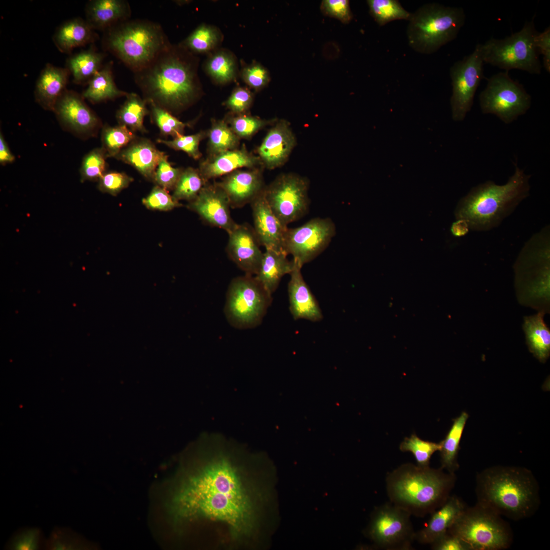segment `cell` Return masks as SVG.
I'll return each instance as SVG.
<instances>
[{"mask_svg": "<svg viewBox=\"0 0 550 550\" xmlns=\"http://www.w3.org/2000/svg\"><path fill=\"white\" fill-rule=\"evenodd\" d=\"M455 474L443 469L401 465L387 477L388 496L394 505L411 515L423 516L439 508L450 496Z\"/></svg>", "mask_w": 550, "mask_h": 550, "instance_id": "5b68a950", "label": "cell"}, {"mask_svg": "<svg viewBox=\"0 0 550 550\" xmlns=\"http://www.w3.org/2000/svg\"><path fill=\"white\" fill-rule=\"evenodd\" d=\"M107 158L105 151L101 148H95L83 158L79 170L80 181H96L106 172Z\"/></svg>", "mask_w": 550, "mask_h": 550, "instance_id": "f6af8a7d", "label": "cell"}, {"mask_svg": "<svg viewBox=\"0 0 550 550\" xmlns=\"http://www.w3.org/2000/svg\"><path fill=\"white\" fill-rule=\"evenodd\" d=\"M70 72L67 68L45 65L37 80L35 98L44 109L54 111L56 103L66 90Z\"/></svg>", "mask_w": 550, "mask_h": 550, "instance_id": "d4e9b609", "label": "cell"}, {"mask_svg": "<svg viewBox=\"0 0 550 550\" xmlns=\"http://www.w3.org/2000/svg\"><path fill=\"white\" fill-rule=\"evenodd\" d=\"M205 69L215 82L225 84L235 79L238 67L235 56L228 50L221 49L208 57Z\"/></svg>", "mask_w": 550, "mask_h": 550, "instance_id": "e575fe53", "label": "cell"}, {"mask_svg": "<svg viewBox=\"0 0 550 550\" xmlns=\"http://www.w3.org/2000/svg\"><path fill=\"white\" fill-rule=\"evenodd\" d=\"M253 101V95L248 89L238 87L235 89L226 104L234 113L240 114L247 111Z\"/></svg>", "mask_w": 550, "mask_h": 550, "instance_id": "db71d44e", "label": "cell"}, {"mask_svg": "<svg viewBox=\"0 0 550 550\" xmlns=\"http://www.w3.org/2000/svg\"><path fill=\"white\" fill-rule=\"evenodd\" d=\"M228 234L229 257L245 274L255 276L263 253L253 228L248 224H237Z\"/></svg>", "mask_w": 550, "mask_h": 550, "instance_id": "ac0fdd59", "label": "cell"}, {"mask_svg": "<svg viewBox=\"0 0 550 550\" xmlns=\"http://www.w3.org/2000/svg\"><path fill=\"white\" fill-rule=\"evenodd\" d=\"M218 184L226 193L233 208L251 203L265 188L261 173L257 170L234 171Z\"/></svg>", "mask_w": 550, "mask_h": 550, "instance_id": "7402d4cb", "label": "cell"}, {"mask_svg": "<svg viewBox=\"0 0 550 550\" xmlns=\"http://www.w3.org/2000/svg\"><path fill=\"white\" fill-rule=\"evenodd\" d=\"M86 13V21L94 30L106 31L128 20L131 9L124 0H94L88 3Z\"/></svg>", "mask_w": 550, "mask_h": 550, "instance_id": "484cf974", "label": "cell"}, {"mask_svg": "<svg viewBox=\"0 0 550 550\" xmlns=\"http://www.w3.org/2000/svg\"><path fill=\"white\" fill-rule=\"evenodd\" d=\"M188 207L208 224L222 229L228 233L237 225L231 216L228 195L218 183L205 184Z\"/></svg>", "mask_w": 550, "mask_h": 550, "instance_id": "e0dca14e", "label": "cell"}, {"mask_svg": "<svg viewBox=\"0 0 550 550\" xmlns=\"http://www.w3.org/2000/svg\"><path fill=\"white\" fill-rule=\"evenodd\" d=\"M539 490L532 472L524 467L492 466L476 478L477 503L513 520L535 513L540 504Z\"/></svg>", "mask_w": 550, "mask_h": 550, "instance_id": "3957f363", "label": "cell"}, {"mask_svg": "<svg viewBox=\"0 0 550 550\" xmlns=\"http://www.w3.org/2000/svg\"><path fill=\"white\" fill-rule=\"evenodd\" d=\"M536 44L539 54L543 57V65L545 70L550 72V28L538 33L536 37Z\"/></svg>", "mask_w": 550, "mask_h": 550, "instance_id": "9f6ffc18", "label": "cell"}, {"mask_svg": "<svg viewBox=\"0 0 550 550\" xmlns=\"http://www.w3.org/2000/svg\"><path fill=\"white\" fill-rule=\"evenodd\" d=\"M204 136V133L199 132L189 135H182L170 141L159 139L157 140V142L173 149L183 151L189 156L197 159L201 156L199 146Z\"/></svg>", "mask_w": 550, "mask_h": 550, "instance_id": "7dc6e473", "label": "cell"}, {"mask_svg": "<svg viewBox=\"0 0 550 550\" xmlns=\"http://www.w3.org/2000/svg\"><path fill=\"white\" fill-rule=\"evenodd\" d=\"M241 76L247 85L257 91L266 87L270 79L268 70L257 62L243 67Z\"/></svg>", "mask_w": 550, "mask_h": 550, "instance_id": "f907efd6", "label": "cell"}, {"mask_svg": "<svg viewBox=\"0 0 550 550\" xmlns=\"http://www.w3.org/2000/svg\"><path fill=\"white\" fill-rule=\"evenodd\" d=\"M106 49L134 73L150 64L171 44L162 27L145 20H126L106 31Z\"/></svg>", "mask_w": 550, "mask_h": 550, "instance_id": "8992f818", "label": "cell"}, {"mask_svg": "<svg viewBox=\"0 0 550 550\" xmlns=\"http://www.w3.org/2000/svg\"><path fill=\"white\" fill-rule=\"evenodd\" d=\"M186 52L181 46L171 45L147 67L134 73L144 99L171 114L190 105L199 90L195 65Z\"/></svg>", "mask_w": 550, "mask_h": 550, "instance_id": "7a4b0ae2", "label": "cell"}, {"mask_svg": "<svg viewBox=\"0 0 550 550\" xmlns=\"http://www.w3.org/2000/svg\"><path fill=\"white\" fill-rule=\"evenodd\" d=\"M91 547L82 536L67 528H54L45 543V549L49 550H80Z\"/></svg>", "mask_w": 550, "mask_h": 550, "instance_id": "f35d334b", "label": "cell"}, {"mask_svg": "<svg viewBox=\"0 0 550 550\" xmlns=\"http://www.w3.org/2000/svg\"><path fill=\"white\" fill-rule=\"evenodd\" d=\"M265 189V188H264ZM254 230L261 245L265 249L283 252L288 228L273 213L264 195V189L252 201Z\"/></svg>", "mask_w": 550, "mask_h": 550, "instance_id": "d6986e66", "label": "cell"}, {"mask_svg": "<svg viewBox=\"0 0 550 550\" xmlns=\"http://www.w3.org/2000/svg\"><path fill=\"white\" fill-rule=\"evenodd\" d=\"M46 540L38 528H23L16 531L6 543V549L37 550L45 549Z\"/></svg>", "mask_w": 550, "mask_h": 550, "instance_id": "b9f144b4", "label": "cell"}, {"mask_svg": "<svg viewBox=\"0 0 550 550\" xmlns=\"http://www.w3.org/2000/svg\"><path fill=\"white\" fill-rule=\"evenodd\" d=\"M150 105L151 114L154 122L163 136L170 135L174 138L183 135L186 124L175 117L169 111L158 106L151 101Z\"/></svg>", "mask_w": 550, "mask_h": 550, "instance_id": "ee69618b", "label": "cell"}, {"mask_svg": "<svg viewBox=\"0 0 550 550\" xmlns=\"http://www.w3.org/2000/svg\"><path fill=\"white\" fill-rule=\"evenodd\" d=\"M238 141V136L223 121L215 122L209 132V149L214 156L234 149Z\"/></svg>", "mask_w": 550, "mask_h": 550, "instance_id": "7bdbcfd3", "label": "cell"}, {"mask_svg": "<svg viewBox=\"0 0 550 550\" xmlns=\"http://www.w3.org/2000/svg\"><path fill=\"white\" fill-rule=\"evenodd\" d=\"M271 301V295L255 277L245 274L235 278L229 284L225 314L232 326L253 328L262 322Z\"/></svg>", "mask_w": 550, "mask_h": 550, "instance_id": "30bf717a", "label": "cell"}, {"mask_svg": "<svg viewBox=\"0 0 550 550\" xmlns=\"http://www.w3.org/2000/svg\"><path fill=\"white\" fill-rule=\"evenodd\" d=\"M543 312L524 318L523 328L530 351L540 362H545L550 353V332L543 320Z\"/></svg>", "mask_w": 550, "mask_h": 550, "instance_id": "f546056e", "label": "cell"}, {"mask_svg": "<svg viewBox=\"0 0 550 550\" xmlns=\"http://www.w3.org/2000/svg\"><path fill=\"white\" fill-rule=\"evenodd\" d=\"M431 545L432 549L434 550H471L465 542L448 532L438 538Z\"/></svg>", "mask_w": 550, "mask_h": 550, "instance_id": "11a10c76", "label": "cell"}, {"mask_svg": "<svg viewBox=\"0 0 550 550\" xmlns=\"http://www.w3.org/2000/svg\"><path fill=\"white\" fill-rule=\"evenodd\" d=\"M147 104V101L139 95L128 93L125 102L117 112L119 125L125 126L133 132H146L144 120L150 112Z\"/></svg>", "mask_w": 550, "mask_h": 550, "instance_id": "836d02e7", "label": "cell"}, {"mask_svg": "<svg viewBox=\"0 0 550 550\" xmlns=\"http://www.w3.org/2000/svg\"><path fill=\"white\" fill-rule=\"evenodd\" d=\"M466 507L463 501L456 496H449L446 502L431 513L429 520L415 539L422 544H431L445 534Z\"/></svg>", "mask_w": 550, "mask_h": 550, "instance_id": "603a6c76", "label": "cell"}, {"mask_svg": "<svg viewBox=\"0 0 550 550\" xmlns=\"http://www.w3.org/2000/svg\"><path fill=\"white\" fill-rule=\"evenodd\" d=\"M309 182L294 174L280 175L268 187L264 195L270 209L281 223L287 227L304 216L308 211Z\"/></svg>", "mask_w": 550, "mask_h": 550, "instance_id": "4fadbf2b", "label": "cell"}, {"mask_svg": "<svg viewBox=\"0 0 550 550\" xmlns=\"http://www.w3.org/2000/svg\"><path fill=\"white\" fill-rule=\"evenodd\" d=\"M53 112L68 130L79 136L96 132L101 124L96 115L86 104L82 96L66 90L59 98Z\"/></svg>", "mask_w": 550, "mask_h": 550, "instance_id": "2e32d148", "label": "cell"}, {"mask_svg": "<svg viewBox=\"0 0 550 550\" xmlns=\"http://www.w3.org/2000/svg\"><path fill=\"white\" fill-rule=\"evenodd\" d=\"M449 533L465 542L471 550H503L509 548L513 534L502 516L478 503L466 507Z\"/></svg>", "mask_w": 550, "mask_h": 550, "instance_id": "ba28073f", "label": "cell"}, {"mask_svg": "<svg viewBox=\"0 0 550 550\" xmlns=\"http://www.w3.org/2000/svg\"><path fill=\"white\" fill-rule=\"evenodd\" d=\"M113 62L103 66L90 80L82 96L93 103L125 96L128 93L118 88L112 71Z\"/></svg>", "mask_w": 550, "mask_h": 550, "instance_id": "4dcf8cb0", "label": "cell"}, {"mask_svg": "<svg viewBox=\"0 0 550 550\" xmlns=\"http://www.w3.org/2000/svg\"><path fill=\"white\" fill-rule=\"evenodd\" d=\"M461 7L429 3L411 13L406 34L410 47L417 52L431 54L455 39L464 24Z\"/></svg>", "mask_w": 550, "mask_h": 550, "instance_id": "52a82bcc", "label": "cell"}, {"mask_svg": "<svg viewBox=\"0 0 550 550\" xmlns=\"http://www.w3.org/2000/svg\"><path fill=\"white\" fill-rule=\"evenodd\" d=\"M206 181L199 171L192 168L183 170L173 190V197L176 200H194L205 185Z\"/></svg>", "mask_w": 550, "mask_h": 550, "instance_id": "ab89813d", "label": "cell"}, {"mask_svg": "<svg viewBox=\"0 0 550 550\" xmlns=\"http://www.w3.org/2000/svg\"><path fill=\"white\" fill-rule=\"evenodd\" d=\"M15 160V156L11 152L5 140L3 134H0V162L5 165L11 163Z\"/></svg>", "mask_w": 550, "mask_h": 550, "instance_id": "6f0895ef", "label": "cell"}, {"mask_svg": "<svg viewBox=\"0 0 550 550\" xmlns=\"http://www.w3.org/2000/svg\"><path fill=\"white\" fill-rule=\"evenodd\" d=\"M97 39L94 30L81 18H73L63 23L57 29L52 38L58 50L66 53L93 43Z\"/></svg>", "mask_w": 550, "mask_h": 550, "instance_id": "83f0119b", "label": "cell"}, {"mask_svg": "<svg viewBox=\"0 0 550 550\" xmlns=\"http://www.w3.org/2000/svg\"><path fill=\"white\" fill-rule=\"evenodd\" d=\"M468 414L462 412L460 415L453 420V423L445 439L441 441L440 450L442 469H446L448 473L454 474L458 469L457 456L459 444Z\"/></svg>", "mask_w": 550, "mask_h": 550, "instance_id": "d6a6232c", "label": "cell"}, {"mask_svg": "<svg viewBox=\"0 0 550 550\" xmlns=\"http://www.w3.org/2000/svg\"><path fill=\"white\" fill-rule=\"evenodd\" d=\"M470 230L468 223L464 219H457L451 227V231L455 236H462L466 234Z\"/></svg>", "mask_w": 550, "mask_h": 550, "instance_id": "680465c9", "label": "cell"}, {"mask_svg": "<svg viewBox=\"0 0 550 550\" xmlns=\"http://www.w3.org/2000/svg\"><path fill=\"white\" fill-rule=\"evenodd\" d=\"M222 39V34L217 28L202 24L188 35L181 46L191 52L205 53L214 49Z\"/></svg>", "mask_w": 550, "mask_h": 550, "instance_id": "d590c367", "label": "cell"}, {"mask_svg": "<svg viewBox=\"0 0 550 550\" xmlns=\"http://www.w3.org/2000/svg\"><path fill=\"white\" fill-rule=\"evenodd\" d=\"M143 204L148 209L161 211H169L182 205L176 201L168 191L156 185L150 194L142 200Z\"/></svg>", "mask_w": 550, "mask_h": 550, "instance_id": "c3c4849f", "label": "cell"}, {"mask_svg": "<svg viewBox=\"0 0 550 550\" xmlns=\"http://www.w3.org/2000/svg\"><path fill=\"white\" fill-rule=\"evenodd\" d=\"M269 122L257 117L241 115L233 118L231 125L232 130L238 137L248 138Z\"/></svg>", "mask_w": 550, "mask_h": 550, "instance_id": "816d5d0a", "label": "cell"}, {"mask_svg": "<svg viewBox=\"0 0 550 550\" xmlns=\"http://www.w3.org/2000/svg\"><path fill=\"white\" fill-rule=\"evenodd\" d=\"M259 158L249 153L243 147L214 155L211 159L203 161L199 171L203 179L208 180L230 174L243 167L253 168L258 164Z\"/></svg>", "mask_w": 550, "mask_h": 550, "instance_id": "4316f807", "label": "cell"}, {"mask_svg": "<svg viewBox=\"0 0 550 550\" xmlns=\"http://www.w3.org/2000/svg\"><path fill=\"white\" fill-rule=\"evenodd\" d=\"M321 8L327 15L336 18L344 23L349 22L352 18L349 2L347 0H324Z\"/></svg>", "mask_w": 550, "mask_h": 550, "instance_id": "f5cc1de1", "label": "cell"}, {"mask_svg": "<svg viewBox=\"0 0 550 550\" xmlns=\"http://www.w3.org/2000/svg\"><path fill=\"white\" fill-rule=\"evenodd\" d=\"M441 447V442L436 443L424 441L414 433L409 437L404 438L400 444L399 448L402 452L412 453L418 466L426 467L429 466L432 455L436 451H439Z\"/></svg>", "mask_w": 550, "mask_h": 550, "instance_id": "60d3db41", "label": "cell"}, {"mask_svg": "<svg viewBox=\"0 0 550 550\" xmlns=\"http://www.w3.org/2000/svg\"><path fill=\"white\" fill-rule=\"evenodd\" d=\"M133 180L132 177L124 173L105 172L99 179L98 187L103 193L116 196L127 187Z\"/></svg>", "mask_w": 550, "mask_h": 550, "instance_id": "681fc988", "label": "cell"}, {"mask_svg": "<svg viewBox=\"0 0 550 550\" xmlns=\"http://www.w3.org/2000/svg\"><path fill=\"white\" fill-rule=\"evenodd\" d=\"M105 54L93 48L82 51L68 59L66 68L72 75L76 84L88 83L102 67Z\"/></svg>", "mask_w": 550, "mask_h": 550, "instance_id": "1f68e13d", "label": "cell"}, {"mask_svg": "<svg viewBox=\"0 0 550 550\" xmlns=\"http://www.w3.org/2000/svg\"><path fill=\"white\" fill-rule=\"evenodd\" d=\"M367 2L371 15L379 26L396 20H409L411 15L397 0H368Z\"/></svg>", "mask_w": 550, "mask_h": 550, "instance_id": "8d00e7d4", "label": "cell"}, {"mask_svg": "<svg viewBox=\"0 0 550 550\" xmlns=\"http://www.w3.org/2000/svg\"><path fill=\"white\" fill-rule=\"evenodd\" d=\"M177 475L170 502L177 526L222 528L231 544L255 547L272 492L265 458L219 434L202 436Z\"/></svg>", "mask_w": 550, "mask_h": 550, "instance_id": "6da1fadb", "label": "cell"}, {"mask_svg": "<svg viewBox=\"0 0 550 550\" xmlns=\"http://www.w3.org/2000/svg\"><path fill=\"white\" fill-rule=\"evenodd\" d=\"M411 514L392 503L377 507L367 529L368 537L377 546L387 549H408L415 534Z\"/></svg>", "mask_w": 550, "mask_h": 550, "instance_id": "7c38bea8", "label": "cell"}, {"mask_svg": "<svg viewBox=\"0 0 550 550\" xmlns=\"http://www.w3.org/2000/svg\"><path fill=\"white\" fill-rule=\"evenodd\" d=\"M335 233L336 227L331 218H313L300 227L287 228L284 251L302 267L327 248Z\"/></svg>", "mask_w": 550, "mask_h": 550, "instance_id": "9a60e30c", "label": "cell"}, {"mask_svg": "<svg viewBox=\"0 0 550 550\" xmlns=\"http://www.w3.org/2000/svg\"><path fill=\"white\" fill-rule=\"evenodd\" d=\"M293 261L294 265L288 285L290 313L295 320L319 321L323 316L318 303L303 278L302 267Z\"/></svg>", "mask_w": 550, "mask_h": 550, "instance_id": "44dd1931", "label": "cell"}, {"mask_svg": "<svg viewBox=\"0 0 550 550\" xmlns=\"http://www.w3.org/2000/svg\"><path fill=\"white\" fill-rule=\"evenodd\" d=\"M536 31L533 19L526 22L518 32L504 39L491 38L480 44L484 63L508 72L518 69L539 74L542 65L536 44Z\"/></svg>", "mask_w": 550, "mask_h": 550, "instance_id": "9c48e42d", "label": "cell"}, {"mask_svg": "<svg viewBox=\"0 0 550 550\" xmlns=\"http://www.w3.org/2000/svg\"><path fill=\"white\" fill-rule=\"evenodd\" d=\"M182 171L179 168L173 167L165 154L158 164L153 181L168 191L173 190Z\"/></svg>", "mask_w": 550, "mask_h": 550, "instance_id": "bcb514c9", "label": "cell"}, {"mask_svg": "<svg viewBox=\"0 0 550 550\" xmlns=\"http://www.w3.org/2000/svg\"><path fill=\"white\" fill-rule=\"evenodd\" d=\"M482 113L493 114L509 124L525 114L531 105V97L520 83L512 79L508 72L492 76L479 96Z\"/></svg>", "mask_w": 550, "mask_h": 550, "instance_id": "8fae6325", "label": "cell"}, {"mask_svg": "<svg viewBox=\"0 0 550 550\" xmlns=\"http://www.w3.org/2000/svg\"><path fill=\"white\" fill-rule=\"evenodd\" d=\"M514 174L503 185L487 181L473 187L458 202L454 214L471 230L486 231L498 227L530 194V175L514 162Z\"/></svg>", "mask_w": 550, "mask_h": 550, "instance_id": "277c9868", "label": "cell"}, {"mask_svg": "<svg viewBox=\"0 0 550 550\" xmlns=\"http://www.w3.org/2000/svg\"><path fill=\"white\" fill-rule=\"evenodd\" d=\"M283 252L265 249L258 270L255 276L257 280L271 295L276 290L282 277L290 274L293 269V260L289 261Z\"/></svg>", "mask_w": 550, "mask_h": 550, "instance_id": "f1b7e54d", "label": "cell"}, {"mask_svg": "<svg viewBox=\"0 0 550 550\" xmlns=\"http://www.w3.org/2000/svg\"><path fill=\"white\" fill-rule=\"evenodd\" d=\"M136 138L134 132L125 126H105L101 132L102 148L107 157L115 158Z\"/></svg>", "mask_w": 550, "mask_h": 550, "instance_id": "74e56055", "label": "cell"}, {"mask_svg": "<svg viewBox=\"0 0 550 550\" xmlns=\"http://www.w3.org/2000/svg\"><path fill=\"white\" fill-rule=\"evenodd\" d=\"M484 64L480 44H478L472 53L450 68L452 86L450 105L454 121H463L471 111L476 90L484 77Z\"/></svg>", "mask_w": 550, "mask_h": 550, "instance_id": "5bb4252c", "label": "cell"}, {"mask_svg": "<svg viewBox=\"0 0 550 550\" xmlns=\"http://www.w3.org/2000/svg\"><path fill=\"white\" fill-rule=\"evenodd\" d=\"M295 136L285 120H280L268 131L258 148L261 160L269 169L283 165L295 146Z\"/></svg>", "mask_w": 550, "mask_h": 550, "instance_id": "ffe728a7", "label": "cell"}, {"mask_svg": "<svg viewBox=\"0 0 550 550\" xmlns=\"http://www.w3.org/2000/svg\"><path fill=\"white\" fill-rule=\"evenodd\" d=\"M165 154L149 139L136 138L115 158L131 166L146 179L153 181L158 164Z\"/></svg>", "mask_w": 550, "mask_h": 550, "instance_id": "cb8c5ba5", "label": "cell"}]
</instances>
